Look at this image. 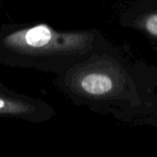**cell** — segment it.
<instances>
[{
  "instance_id": "obj_1",
  "label": "cell",
  "mask_w": 157,
  "mask_h": 157,
  "mask_svg": "<svg viewBox=\"0 0 157 157\" xmlns=\"http://www.w3.org/2000/svg\"><path fill=\"white\" fill-rule=\"evenodd\" d=\"M78 84L85 94L93 97L105 96L114 90L112 78L103 72H88L80 80Z\"/></svg>"
},
{
  "instance_id": "obj_2",
  "label": "cell",
  "mask_w": 157,
  "mask_h": 157,
  "mask_svg": "<svg viewBox=\"0 0 157 157\" xmlns=\"http://www.w3.org/2000/svg\"><path fill=\"white\" fill-rule=\"evenodd\" d=\"M145 29L152 36L157 37V13L150 15L145 21Z\"/></svg>"
},
{
  "instance_id": "obj_3",
  "label": "cell",
  "mask_w": 157,
  "mask_h": 157,
  "mask_svg": "<svg viewBox=\"0 0 157 157\" xmlns=\"http://www.w3.org/2000/svg\"><path fill=\"white\" fill-rule=\"evenodd\" d=\"M3 105H5V102L2 100H0V108H3Z\"/></svg>"
}]
</instances>
